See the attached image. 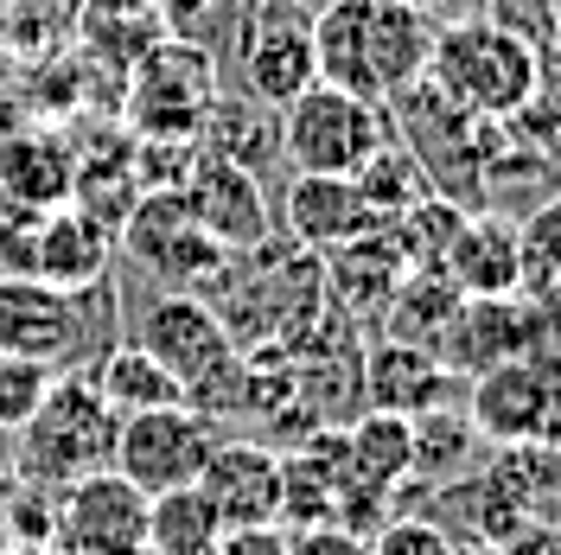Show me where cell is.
Instances as JSON below:
<instances>
[{"label": "cell", "mask_w": 561, "mask_h": 555, "mask_svg": "<svg viewBox=\"0 0 561 555\" xmlns=\"http://www.w3.org/2000/svg\"><path fill=\"white\" fill-rule=\"evenodd\" d=\"M427 83L479 122H511L517 109L536 103L542 70H536V45L511 38L491 20H440Z\"/></svg>", "instance_id": "6da1fadb"}, {"label": "cell", "mask_w": 561, "mask_h": 555, "mask_svg": "<svg viewBox=\"0 0 561 555\" xmlns=\"http://www.w3.org/2000/svg\"><path fill=\"white\" fill-rule=\"evenodd\" d=\"M115 434H122V416L103 403L96 383L90 377H51L45 403H38L33 421L20 428V473H13V479L65 491L70 479L115 466Z\"/></svg>", "instance_id": "7a4b0ae2"}, {"label": "cell", "mask_w": 561, "mask_h": 555, "mask_svg": "<svg viewBox=\"0 0 561 555\" xmlns=\"http://www.w3.org/2000/svg\"><path fill=\"white\" fill-rule=\"evenodd\" d=\"M389 140V115L383 103H364L351 90H332V83H313L300 90L294 103L280 109V160L294 173H339L357 179L364 160Z\"/></svg>", "instance_id": "3957f363"}, {"label": "cell", "mask_w": 561, "mask_h": 555, "mask_svg": "<svg viewBox=\"0 0 561 555\" xmlns=\"http://www.w3.org/2000/svg\"><path fill=\"white\" fill-rule=\"evenodd\" d=\"M217 421H205L198 409H147V416H122V434H115V473L135 479L147 498L179 486H198L210 448H217Z\"/></svg>", "instance_id": "277c9868"}, {"label": "cell", "mask_w": 561, "mask_h": 555, "mask_svg": "<svg viewBox=\"0 0 561 555\" xmlns=\"http://www.w3.org/2000/svg\"><path fill=\"white\" fill-rule=\"evenodd\" d=\"M561 409V358H504L472 377V403H466V421L479 428V441H497V448H524V441H549Z\"/></svg>", "instance_id": "5b68a950"}, {"label": "cell", "mask_w": 561, "mask_h": 555, "mask_svg": "<svg viewBox=\"0 0 561 555\" xmlns=\"http://www.w3.org/2000/svg\"><path fill=\"white\" fill-rule=\"evenodd\" d=\"M210 103H217V70H210L205 45H192V38H167V45L140 52L128 115L140 122V135L147 140H198Z\"/></svg>", "instance_id": "8992f818"}, {"label": "cell", "mask_w": 561, "mask_h": 555, "mask_svg": "<svg viewBox=\"0 0 561 555\" xmlns=\"http://www.w3.org/2000/svg\"><path fill=\"white\" fill-rule=\"evenodd\" d=\"M128 249L167 287H179V294H205L210 281L230 275V249L185 211L179 192H147V205H135V217H128Z\"/></svg>", "instance_id": "52a82bcc"}, {"label": "cell", "mask_w": 561, "mask_h": 555, "mask_svg": "<svg viewBox=\"0 0 561 555\" xmlns=\"http://www.w3.org/2000/svg\"><path fill=\"white\" fill-rule=\"evenodd\" d=\"M237 70H243V97H255L268 109H287L300 90L319 83L313 20L255 0L243 13V26H237Z\"/></svg>", "instance_id": "ba28073f"}, {"label": "cell", "mask_w": 561, "mask_h": 555, "mask_svg": "<svg viewBox=\"0 0 561 555\" xmlns=\"http://www.w3.org/2000/svg\"><path fill=\"white\" fill-rule=\"evenodd\" d=\"M147 491L115 466L83 473L58 491V550L65 555H122L147 543Z\"/></svg>", "instance_id": "9c48e42d"}, {"label": "cell", "mask_w": 561, "mask_h": 555, "mask_svg": "<svg viewBox=\"0 0 561 555\" xmlns=\"http://www.w3.org/2000/svg\"><path fill=\"white\" fill-rule=\"evenodd\" d=\"M167 371L179 377V389H192L198 377H210L217 364H230L237 358V339H230V326H224V313L210 307L205 294H153L147 313H140V339Z\"/></svg>", "instance_id": "30bf717a"}, {"label": "cell", "mask_w": 561, "mask_h": 555, "mask_svg": "<svg viewBox=\"0 0 561 555\" xmlns=\"http://www.w3.org/2000/svg\"><path fill=\"white\" fill-rule=\"evenodd\" d=\"M83 339V313L77 294L51 287L33 275H0V351L7 358H33V364H65Z\"/></svg>", "instance_id": "8fae6325"}, {"label": "cell", "mask_w": 561, "mask_h": 555, "mask_svg": "<svg viewBox=\"0 0 561 555\" xmlns=\"http://www.w3.org/2000/svg\"><path fill=\"white\" fill-rule=\"evenodd\" d=\"M179 199H185V211L224 249H255L268 237V224H275L268 217V199H262V179L243 173V167H230V160H217V154H205V147H198L192 173L179 185Z\"/></svg>", "instance_id": "7c38bea8"}, {"label": "cell", "mask_w": 561, "mask_h": 555, "mask_svg": "<svg viewBox=\"0 0 561 555\" xmlns=\"http://www.w3.org/2000/svg\"><path fill=\"white\" fill-rule=\"evenodd\" d=\"M357 396H364V409L415 421L427 409H454V371H447L440 351L409 346V339H383L357 364Z\"/></svg>", "instance_id": "4fadbf2b"}, {"label": "cell", "mask_w": 561, "mask_h": 555, "mask_svg": "<svg viewBox=\"0 0 561 555\" xmlns=\"http://www.w3.org/2000/svg\"><path fill=\"white\" fill-rule=\"evenodd\" d=\"M434 33L440 20L415 0H364V65H370L377 103H396L402 90H415L427 77Z\"/></svg>", "instance_id": "5bb4252c"}, {"label": "cell", "mask_w": 561, "mask_h": 555, "mask_svg": "<svg viewBox=\"0 0 561 555\" xmlns=\"http://www.w3.org/2000/svg\"><path fill=\"white\" fill-rule=\"evenodd\" d=\"M198 491L224 530L280 523V453L262 441H217L198 473Z\"/></svg>", "instance_id": "9a60e30c"}, {"label": "cell", "mask_w": 561, "mask_h": 555, "mask_svg": "<svg viewBox=\"0 0 561 555\" xmlns=\"http://www.w3.org/2000/svg\"><path fill=\"white\" fill-rule=\"evenodd\" d=\"M280 224L300 249H319V256L357 243L364 230H383L377 211L364 205L357 179H339V173H294L287 199H280Z\"/></svg>", "instance_id": "2e32d148"}, {"label": "cell", "mask_w": 561, "mask_h": 555, "mask_svg": "<svg viewBox=\"0 0 561 555\" xmlns=\"http://www.w3.org/2000/svg\"><path fill=\"white\" fill-rule=\"evenodd\" d=\"M33 281H51L65 294H83V287H103L108 281V230L90 217L83 205H51L38 211L33 230V262H26Z\"/></svg>", "instance_id": "e0dca14e"}, {"label": "cell", "mask_w": 561, "mask_h": 555, "mask_svg": "<svg viewBox=\"0 0 561 555\" xmlns=\"http://www.w3.org/2000/svg\"><path fill=\"white\" fill-rule=\"evenodd\" d=\"M447 275H454L459 294L485 301V294H511L524 281V249H517V230L497 224V217H472L459 224L454 243H447Z\"/></svg>", "instance_id": "ac0fdd59"}, {"label": "cell", "mask_w": 561, "mask_h": 555, "mask_svg": "<svg viewBox=\"0 0 561 555\" xmlns=\"http://www.w3.org/2000/svg\"><path fill=\"white\" fill-rule=\"evenodd\" d=\"M198 140H205V154H217V160H230V167L262 179L280 160V109L255 103V97H217L205 109Z\"/></svg>", "instance_id": "d6986e66"}, {"label": "cell", "mask_w": 561, "mask_h": 555, "mask_svg": "<svg viewBox=\"0 0 561 555\" xmlns=\"http://www.w3.org/2000/svg\"><path fill=\"white\" fill-rule=\"evenodd\" d=\"M345 473L370 491H396L409 473H415V428L402 416H383V409H364L345 434Z\"/></svg>", "instance_id": "ffe728a7"}, {"label": "cell", "mask_w": 561, "mask_h": 555, "mask_svg": "<svg viewBox=\"0 0 561 555\" xmlns=\"http://www.w3.org/2000/svg\"><path fill=\"white\" fill-rule=\"evenodd\" d=\"M70 185H77V167H70V154L58 140L13 135L0 147V192H7V205H20V211L70 205Z\"/></svg>", "instance_id": "44dd1931"}, {"label": "cell", "mask_w": 561, "mask_h": 555, "mask_svg": "<svg viewBox=\"0 0 561 555\" xmlns=\"http://www.w3.org/2000/svg\"><path fill=\"white\" fill-rule=\"evenodd\" d=\"M90 383L103 389V403L115 409V416H147V409H173V403H185L179 377H173V371H167V364H160L147 346H135V339L108 346Z\"/></svg>", "instance_id": "7402d4cb"}, {"label": "cell", "mask_w": 561, "mask_h": 555, "mask_svg": "<svg viewBox=\"0 0 561 555\" xmlns=\"http://www.w3.org/2000/svg\"><path fill=\"white\" fill-rule=\"evenodd\" d=\"M224 536L217 511L205 505L198 486H179V491H160L147 505V550L153 555H210Z\"/></svg>", "instance_id": "603a6c76"}, {"label": "cell", "mask_w": 561, "mask_h": 555, "mask_svg": "<svg viewBox=\"0 0 561 555\" xmlns=\"http://www.w3.org/2000/svg\"><path fill=\"white\" fill-rule=\"evenodd\" d=\"M51 364H33V358H7L0 351V434H20L33 409L45 403V389H51Z\"/></svg>", "instance_id": "cb8c5ba5"}, {"label": "cell", "mask_w": 561, "mask_h": 555, "mask_svg": "<svg viewBox=\"0 0 561 555\" xmlns=\"http://www.w3.org/2000/svg\"><path fill=\"white\" fill-rule=\"evenodd\" d=\"M370 555H459V543H454V530L434 518H389L377 530Z\"/></svg>", "instance_id": "d4e9b609"}, {"label": "cell", "mask_w": 561, "mask_h": 555, "mask_svg": "<svg viewBox=\"0 0 561 555\" xmlns=\"http://www.w3.org/2000/svg\"><path fill=\"white\" fill-rule=\"evenodd\" d=\"M491 26H504L511 38H524V45H549V33L561 26V0H491L485 13Z\"/></svg>", "instance_id": "484cf974"}, {"label": "cell", "mask_w": 561, "mask_h": 555, "mask_svg": "<svg viewBox=\"0 0 561 555\" xmlns=\"http://www.w3.org/2000/svg\"><path fill=\"white\" fill-rule=\"evenodd\" d=\"M153 13H160V26H167L173 38L205 45V33L230 13V0H153Z\"/></svg>", "instance_id": "4316f807"}, {"label": "cell", "mask_w": 561, "mask_h": 555, "mask_svg": "<svg viewBox=\"0 0 561 555\" xmlns=\"http://www.w3.org/2000/svg\"><path fill=\"white\" fill-rule=\"evenodd\" d=\"M287 555H370V543L345 523H313V530H287Z\"/></svg>", "instance_id": "83f0119b"}, {"label": "cell", "mask_w": 561, "mask_h": 555, "mask_svg": "<svg viewBox=\"0 0 561 555\" xmlns=\"http://www.w3.org/2000/svg\"><path fill=\"white\" fill-rule=\"evenodd\" d=\"M210 555H287V530L280 523H243V530H224Z\"/></svg>", "instance_id": "f1b7e54d"}, {"label": "cell", "mask_w": 561, "mask_h": 555, "mask_svg": "<svg viewBox=\"0 0 561 555\" xmlns=\"http://www.w3.org/2000/svg\"><path fill=\"white\" fill-rule=\"evenodd\" d=\"M536 70H542V97H556L561 103V26L549 33V45L536 52Z\"/></svg>", "instance_id": "f546056e"}, {"label": "cell", "mask_w": 561, "mask_h": 555, "mask_svg": "<svg viewBox=\"0 0 561 555\" xmlns=\"http://www.w3.org/2000/svg\"><path fill=\"white\" fill-rule=\"evenodd\" d=\"M434 20H485L491 13V0H421Z\"/></svg>", "instance_id": "4dcf8cb0"}, {"label": "cell", "mask_w": 561, "mask_h": 555, "mask_svg": "<svg viewBox=\"0 0 561 555\" xmlns=\"http://www.w3.org/2000/svg\"><path fill=\"white\" fill-rule=\"evenodd\" d=\"M268 7H287V13H300V20H313V13L332 7V0H268Z\"/></svg>", "instance_id": "1f68e13d"}, {"label": "cell", "mask_w": 561, "mask_h": 555, "mask_svg": "<svg viewBox=\"0 0 561 555\" xmlns=\"http://www.w3.org/2000/svg\"><path fill=\"white\" fill-rule=\"evenodd\" d=\"M7 550H13V543H7V523H0V555H7Z\"/></svg>", "instance_id": "d6a6232c"}, {"label": "cell", "mask_w": 561, "mask_h": 555, "mask_svg": "<svg viewBox=\"0 0 561 555\" xmlns=\"http://www.w3.org/2000/svg\"><path fill=\"white\" fill-rule=\"evenodd\" d=\"M459 555H504V550H459Z\"/></svg>", "instance_id": "836d02e7"}, {"label": "cell", "mask_w": 561, "mask_h": 555, "mask_svg": "<svg viewBox=\"0 0 561 555\" xmlns=\"http://www.w3.org/2000/svg\"><path fill=\"white\" fill-rule=\"evenodd\" d=\"M122 555H153V550H147V543H140V550H122Z\"/></svg>", "instance_id": "e575fe53"}, {"label": "cell", "mask_w": 561, "mask_h": 555, "mask_svg": "<svg viewBox=\"0 0 561 555\" xmlns=\"http://www.w3.org/2000/svg\"><path fill=\"white\" fill-rule=\"evenodd\" d=\"M7 555H33V550H7Z\"/></svg>", "instance_id": "d590c367"}, {"label": "cell", "mask_w": 561, "mask_h": 555, "mask_svg": "<svg viewBox=\"0 0 561 555\" xmlns=\"http://www.w3.org/2000/svg\"><path fill=\"white\" fill-rule=\"evenodd\" d=\"M415 7H421V0H415Z\"/></svg>", "instance_id": "8d00e7d4"}]
</instances>
